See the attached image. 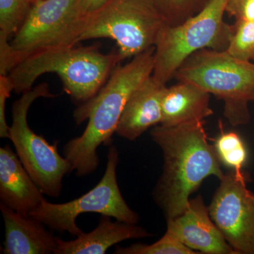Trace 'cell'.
I'll return each mask as SVG.
<instances>
[{
  "label": "cell",
  "mask_w": 254,
  "mask_h": 254,
  "mask_svg": "<svg viewBox=\"0 0 254 254\" xmlns=\"http://www.w3.org/2000/svg\"><path fill=\"white\" fill-rule=\"evenodd\" d=\"M150 136L163 151V173L153 191L166 220L185 212L195 191L207 177L221 180L220 161L208 142L204 121L152 127Z\"/></svg>",
  "instance_id": "cell-1"
},
{
  "label": "cell",
  "mask_w": 254,
  "mask_h": 254,
  "mask_svg": "<svg viewBox=\"0 0 254 254\" xmlns=\"http://www.w3.org/2000/svg\"><path fill=\"white\" fill-rule=\"evenodd\" d=\"M155 47L133 57L129 63L118 64L108 81L91 100L73 113L76 125L88 120L81 136L69 140L63 155L78 177L94 173L100 163L98 148L111 144L119 121L128 98L153 74Z\"/></svg>",
  "instance_id": "cell-2"
},
{
  "label": "cell",
  "mask_w": 254,
  "mask_h": 254,
  "mask_svg": "<svg viewBox=\"0 0 254 254\" xmlns=\"http://www.w3.org/2000/svg\"><path fill=\"white\" fill-rule=\"evenodd\" d=\"M75 46L38 50L20 60L7 74L14 91H29L37 78L54 73L72 100L82 103L91 100L123 60L118 52L104 54L98 47Z\"/></svg>",
  "instance_id": "cell-3"
},
{
  "label": "cell",
  "mask_w": 254,
  "mask_h": 254,
  "mask_svg": "<svg viewBox=\"0 0 254 254\" xmlns=\"http://www.w3.org/2000/svg\"><path fill=\"white\" fill-rule=\"evenodd\" d=\"M213 94L224 102V115L232 126L250 122L249 103L254 101V63L225 51L198 50L177 68L175 76Z\"/></svg>",
  "instance_id": "cell-4"
},
{
  "label": "cell",
  "mask_w": 254,
  "mask_h": 254,
  "mask_svg": "<svg viewBox=\"0 0 254 254\" xmlns=\"http://www.w3.org/2000/svg\"><path fill=\"white\" fill-rule=\"evenodd\" d=\"M167 26L153 0H111L84 18L78 42L113 40L123 61L155 47Z\"/></svg>",
  "instance_id": "cell-5"
},
{
  "label": "cell",
  "mask_w": 254,
  "mask_h": 254,
  "mask_svg": "<svg viewBox=\"0 0 254 254\" xmlns=\"http://www.w3.org/2000/svg\"><path fill=\"white\" fill-rule=\"evenodd\" d=\"M228 1L210 0L182 24L164 28L155 46L152 76L155 81L167 85L182 63L198 50L227 49L232 31V25L224 21Z\"/></svg>",
  "instance_id": "cell-6"
},
{
  "label": "cell",
  "mask_w": 254,
  "mask_h": 254,
  "mask_svg": "<svg viewBox=\"0 0 254 254\" xmlns=\"http://www.w3.org/2000/svg\"><path fill=\"white\" fill-rule=\"evenodd\" d=\"M48 83H41L24 92L12 106V123L9 138L16 154L43 194L58 198L63 190L64 177L71 173V165L60 155L58 143L51 144L31 129L28 124V110L40 98H53Z\"/></svg>",
  "instance_id": "cell-7"
},
{
  "label": "cell",
  "mask_w": 254,
  "mask_h": 254,
  "mask_svg": "<svg viewBox=\"0 0 254 254\" xmlns=\"http://www.w3.org/2000/svg\"><path fill=\"white\" fill-rule=\"evenodd\" d=\"M119 151L110 147L104 175L98 185L79 198L64 203H53L45 199L30 216L58 232H67L77 237L83 233L76 219L81 214L95 213L119 221L137 225L139 216L130 208L123 198L117 178Z\"/></svg>",
  "instance_id": "cell-8"
},
{
  "label": "cell",
  "mask_w": 254,
  "mask_h": 254,
  "mask_svg": "<svg viewBox=\"0 0 254 254\" xmlns=\"http://www.w3.org/2000/svg\"><path fill=\"white\" fill-rule=\"evenodd\" d=\"M78 3L79 0H41L34 3L10 43L14 66L38 50L76 46L84 25Z\"/></svg>",
  "instance_id": "cell-9"
},
{
  "label": "cell",
  "mask_w": 254,
  "mask_h": 254,
  "mask_svg": "<svg viewBox=\"0 0 254 254\" xmlns=\"http://www.w3.org/2000/svg\"><path fill=\"white\" fill-rule=\"evenodd\" d=\"M245 172L225 174L209 213L235 254H254V193Z\"/></svg>",
  "instance_id": "cell-10"
},
{
  "label": "cell",
  "mask_w": 254,
  "mask_h": 254,
  "mask_svg": "<svg viewBox=\"0 0 254 254\" xmlns=\"http://www.w3.org/2000/svg\"><path fill=\"white\" fill-rule=\"evenodd\" d=\"M166 232L200 253L235 254L212 220L201 195L190 199L181 215L167 220Z\"/></svg>",
  "instance_id": "cell-11"
},
{
  "label": "cell",
  "mask_w": 254,
  "mask_h": 254,
  "mask_svg": "<svg viewBox=\"0 0 254 254\" xmlns=\"http://www.w3.org/2000/svg\"><path fill=\"white\" fill-rule=\"evenodd\" d=\"M1 203L28 216L46 198L9 145L0 148Z\"/></svg>",
  "instance_id": "cell-12"
},
{
  "label": "cell",
  "mask_w": 254,
  "mask_h": 254,
  "mask_svg": "<svg viewBox=\"0 0 254 254\" xmlns=\"http://www.w3.org/2000/svg\"><path fill=\"white\" fill-rule=\"evenodd\" d=\"M167 85L150 76L128 98L115 133L134 141L162 121V101Z\"/></svg>",
  "instance_id": "cell-13"
},
{
  "label": "cell",
  "mask_w": 254,
  "mask_h": 254,
  "mask_svg": "<svg viewBox=\"0 0 254 254\" xmlns=\"http://www.w3.org/2000/svg\"><path fill=\"white\" fill-rule=\"evenodd\" d=\"M4 219V254H55L58 237L47 230L36 219L15 211L4 203L0 204Z\"/></svg>",
  "instance_id": "cell-14"
},
{
  "label": "cell",
  "mask_w": 254,
  "mask_h": 254,
  "mask_svg": "<svg viewBox=\"0 0 254 254\" xmlns=\"http://www.w3.org/2000/svg\"><path fill=\"white\" fill-rule=\"evenodd\" d=\"M150 236L143 227L119 220L113 222L110 217L102 215L93 231L83 232L73 240L58 238L55 254H104L120 242Z\"/></svg>",
  "instance_id": "cell-15"
},
{
  "label": "cell",
  "mask_w": 254,
  "mask_h": 254,
  "mask_svg": "<svg viewBox=\"0 0 254 254\" xmlns=\"http://www.w3.org/2000/svg\"><path fill=\"white\" fill-rule=\"evenodd\" d=\"M213 114L210 93L194 83L179 81L165 88L162 101L161 125L174 126L204 121Z\"/></svg>",
  "instance_id": "cell-16"
},
{
  "label": "cell",
  "mask_w": 254,
  "mask_h": 254,
  "mask_svg": "<svg viewBox=\"0 0 254 254\" xmlns=\"http://www.w3.org/2000/svg\"><path fill=\"white\" fill-rule=\"evenodd\" d=\"M214 146L219 160L225 166L237 173L243 172L248 159V151L243 140L237 133L225 132L221 128Z\"/></svg>",
  "instance_id": "cell-17"
},
{
  "label": "cell",
  "mask_w": 254,
  "mask_h": 254,
  "mask_svg": "<svg viewBox=\"0 0 254 254\" xmlns=\"http://www.w3.org/2000/svg\"><path fill=\"white\" fill-rule=\"evenodd\" d=\"M32 0H0V41H8L26 21Z\"/></svg>",
  "instance_id": "cell-18"
},
{
  "label": "cell",
  "mask_w": 254,
  "mask_h": 254,
  "mask_svg": "<svg viewBox=\"0 0 254 254\" xmlns=\"http://www.w3.org/2000/svg\"><path fill=\"white\" fill-rule=\"evenodd\" d=\"M169 26L182 24L198 14L210 0H153Z\"/></svg>",
  "instance_id": "cell-19"
},
{
  "label": "cell",
  "mask_w": 254,
  "mask_h": 254,
  "mask_svg": "<svg viewBox=\"0 0 254 254\" xmlns=\"http://www.w3.org/2000/svg\"><path fill=\"white\" fill-rule=\"evenodd\" d=\"M226 50L232 56L254 63V21H235Z\"/></svg>",
  "instance_id": "cell-20"
},
{
  "label": "cell",
  "mask_w": 254,
  "mask_h": 254,
  "mask_svg": "<svg viewBox=\"0 0 254 254\" xmlns=\"http://www.w3.org/2000/svg\"><path fill=\"white\" fill-rule=\"evenodd\" d=\"M116 254H195L197 252L183 245L165 232L164 236L151 245L133 244L128 247H117Z\"/></svg>",
  "instance_id": "cell-21"
},
{
  "label": "cell",
  "mask_w": 254,
  "mask_h": 254,
  "mask_svg": "<svg viewBox=\"0 0 254 254\" xmlns=\"http://www.w3.org/2000/svg\"><path fill=\"white\" fill-rule=\"evenodd\" d=\"M226 14L236 21H254V0H229Z\"/></svg>",
  "instance_id": "cell-22"
},
{
  "label": "cell",
  "mask_w": 254,
  "mask_h": 254,
  "mask_svg": "<svg viewBox=\"0 0 254 254\" xmlns=\"http://www.w3.org/2000/svg\"><path fill=\"white\" fill-rule=\"evenodd\" d=\"M14 91L12 85L7 75H0V137L1 138H9V126L6 123V99L9 98L11 92Z\"/></svg>",
  "instance_id": "cell-23"
},
{
  "label": "cell",
  "mask_w": 254,
  "mask_h": 254,
  "mask_svg": "<svg viewBox=\"0 0 254 254\" xmlns=\"http://www.w3.org/2000/svg\"><path fill=\"white\" fill-rule=\"evenodd\" d=\"M111 0H79L78 9L83 18L93 14Z\"/></svg>",
  "instance_id": "cell-24"
},
{
  "label": "cell",
  "mask_w": 254,
  "mask_h": 254,
  "mask_svg": "<svg viewBox=\"0 0 254 254\" xmlns=\"http://www.w3.org/2000/svg\"><path fill=\"white\" fill-rule=\"evenodd\" d=\"M32 1H33V4H34V3H36L38 1H41V0H32Z\"/></svg>",
  "instance_id": "cell-25"
}]
</instances>
